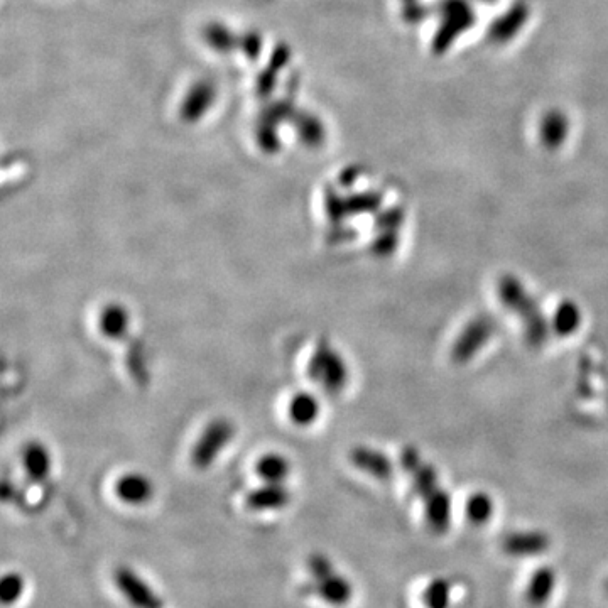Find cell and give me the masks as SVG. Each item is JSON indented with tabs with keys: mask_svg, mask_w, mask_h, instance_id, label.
<instances>
[{
	"mask_svg": "<svg viewBox=\"0 0 608 608\" xmlns=\"http://www.w3.org/2000/svg\"><path fill=\"white\" fill-rule=\"evenodd\" d=\"M581 318L580 308L573 301H565L554 311L553 330L561 337L571 335L580 328Z\"/></svg>",
	"mask_w": 608,
	"mask_h": 608,
	"instance_id": "obj_20",
	"label": "cell"
},
{
	"mask_svg": "<svg viewBox=\"0 0 608 608\" xmlns=\"http://www.w3.org/2000/svg\"><path fill=\"white\" fill-rule=\"evenodd\" d=\"M554 587H556V573L549 566H543L529 581L526 592L527 603L531 607H541L551 598Z\"/></svg>",
	"mask_w": 608,
	"mask_h": 608,
	"instance_id": "obj_19",
	"label": "cell"
},
{
	"mask_svg": "<svg viewBox=\"0 0 608 608\" xmlns=\"http://www.w3.org/2000/svg\"><path fill=\"white\" fill-rule=\"evenodd\" d=\"M22 467L34 484H43L51 472V455L43 443L31 441L22 451Z\"/></svg>",
	"mask_w": 608,
	"mask_h": 608,
	"instance_id": "obj_13",
	"label": "cell"
},
{
	"mask_svg": "<svg viewBox=\"0 0 608 608\" xmlns=\"http://www.w3.org/2000/svg\"><path fill=\"white\" fill-rule=\"evenodd\" d=\"M350 462L359 468L360 472L367 473L377 480H387L391 477L392 465L382 451L374 450L369 446H357L350 451Z\"/></svg>",
	"mask_w": 608,
	"mask_h": 608,
	"instance_id": "obj_11",
	"label": "cell"
},
{
	"mask_svg": "<svg viewBox=\"0 0 608 608\" xmlns=\"http://www.w3.org/2000/svg\"><path fill=\"white\" fill-rule=\"evenodd\" d=\"M531 9L524 0H517L502 16L497 17L489 29V39L495 44L509 43L521 33L524 24L529 21Z\"/></svg>",
	"mask_w": 608,
	"mask_h": 608,
	"instance_id": "obj_7",
	"label": "cell"
},
{
	"mask_svg": "<svg viewBox=\"0 0 608 608\" xmlns=\"http://www.w3.org/2000/svg\"><path fill=\"white\" fill-rule=\"evenodd\" d=\"M607 592H608V581H607Z\"/></svg>",
	"mask_w": 608,
	"mask_h": 608,
	"instance_id": "obj_27",
	"label": "cell"
},
{
	"mask_svg": "<svg viewBox=\"0 0 608 608\" xmlns=\"http://www.w3.org/2000/svg\"><path fill=\"white\" fill-rule=\"evenodd\" d=\"M115 494L124 504L144 505L151 500L154 487L151 480L142 473H127L117 480Z\"/></svg>",
	"mask_w": 608,
	"mask_h": 608,
	"instance_id": "obj_8",
	"label": "cell"
},
{
	"mask_svg": "<svg viewBox=\"0 0 608 608\" xmlns=\"http://www.w3.org/2000/svg\"><path fill=\"white\" fill-rule=\"evenodd\" d=\"M234 436V424L228 419H213L196 440L195 448L191 451V462L200 470L212 467L220 453L227 448L228 443L234 440Z\"/></svg>",
	"mask_w": 608,
	"mask_h": 608,
	"instance_id": "obj_4",
	"label": "cell"
},
{
	"mask_svg": "<svg viewBox=\"0 0 608 608\" xmlns=\"http://www.w3.org/2000/svg\"><path fill=\"white\" fill-rule=\"evenodd\" d=\"M426 521L435 532H445L451 521V499L448 492L436 490L426 499Z\"/></svg>",
	"mask_w": 608,
	"mask_h": 608,
	"instance_id": "obj_16",
	"label": "cell"
},
{
	"mask_svg": "<svg viewBox=\"0 0 608 608\" xmlns=\"http://www.w3.org/2000/svg\"><path fill=\"white\" fill-rule=\"evenodd\" d=\"M480 2H487V4H494L495 0H480Z\"/></svg>",
	"mask_w": 608,
	"mask_h": 608,
	"instance_id": "obj_25",
	"label": "cell"
},
{
	"mask_svg": "<svg viewBox=\"0 0 608 608\" xmlns=\"http://www.w3.org/2000/svg\"><path fill=\"white\" fill-rule=\"evenodd\" d=\"M308 375L310 380L318 384L321 389H325L330 394H338L347 386L350 372L342 355L330 343L323 340L310 359Z\"/></svg>",
	"mask_w": 608,
	"mask_h": 608,
	"instance_id": "obj_2",
	"label": "cell"
},
{
	"mask_svg": "<svg viewBox=\"0 0 608 608\" xmlns=\"http://www.w3.org/2000/svg\"><path fill=\"white\" fill-rule=\"evenodd\" d=\"M451 600V585L446 580H435L424 590V603L428 608H448Z\"/></svg>",
	"mask_w": 608,
	"mask_h": 608,
	"instance_id": "obj_22",
	"label": "cell"
},
{
	"mask_svg": "<svg viewBox=\"0 0 608 608\" xmlns=\"http://www.w3.org/2000/svg\"><path fill=\"white\" fill-rule=\"evenodd\" d=\"M440 29L433 38V49L436 53H443L450 49L458 36L467 33L475 24V11L468 0H440Z\"/></svg>",
	"mask_w": 608,
	"mask_h": 608,
	"instance_id": "obj_3",
	"label": "cell"
},
{
	"mask_svg": "<svg viewBox=\"0 0 608 608\" xmlns=\"http://www.w3.org/2000/svg\"><path fill=\"white\" fill-rule=\"evenodd\" d=\"M289 418L296 426L306 428L315 423L321 413L320 401L318 397L313 396L310 392H299L289 402Z\"/></svg>",
	"mask_w": 608,
	"mask_h": 608,
	"instance_id": "obj_17",
	"label": "cell"
},
{
	"mask_svg": "<svg viewBox=\"0 0 608 608\" xmlns=\"http://www.w3.org/2000/svg\"><path fill=\"white\" fill-rule=\"evenodd\" d=\"M100 332L109 340H122L131 328V315L124 304L110 303L105 306L98 318Z\"/></svg>",
	"mask_w": 608,
	"mask_h": 608,
	"instance_id": "obj_14",
	"label": "cell"
},
{
	"mask_svg": "<svg viewBox=\"0 0 608 608\" xmlns=\"http://www.w3.org/2000/svg\"><path fill=\"white\" fill-rule=\"evenodd\" d=\"M22 592H24V580H22L21 575L9 573V575L4 576L2 588H0L2 602L11 605V603L17 602L21 598Z\"/></svg>",
	"mask_w": 608,
	"mask_h": 608,
	"instance_id": "obj_23",
	"label": "cell"
},
{
	"mask_svg": "<svg viewBox=\"0 0 608 608\" xmlns=\"http://www.w3.org/2000/svg\"><path fill=\"white\" fill-rule=\"evenodd\" d=\"M408 2H416V0H408Z\"/></svg>",
	"mask_w": 608,
	"mask_h": 608,
	"instance_id": "obj_26",
	"label": "cell"
},
{
	"mask_svg": "<svg viewBox=\"0 0 608 608\" xmlns=\"http://www.w3.org/2000/svg\"><path fill=\"white\" fill-rule=\"evenodd\" d=\"M570 132V120L560 110H551L539 124V137L548 149H558Z\"/></svg>",
	"mask_w": 608,
	"mask_h": 608,
	"instance_id": "obj_15",
	"label": "cell"
},
{
	"mask_svg": "<svg viewBox=\"0 0 608 608\" xmlns=\"http://www.w3.org/2000/svg\"><path fill=\"white\" fill-rule=\"evenodd\" d=\"M492 333H494V321L490 318L480 316L477 320L470 321L453 345V359L458 364L468 362L477 355L478 350L484 347L485 343L489 342Z\"/></svg>",
	"mask_w": 608,
	"mask_h": 608,
	"instance_id": "obj_6",
	"label": "cell"
},
{
	"mask_svg": "<svg viewBox=\"0 0 608 608\" xmlns=\"http://www.w3.org/2000/svg\"><path fill=\"white\" fill-rule=\"evenodd\" d=\"M115 585L134 608H164V600L158 592L127 566L115 571Z\"/></svg>",
	"mask_w": 608,
	"mask_h": 608,
	"instance_id": "obj_5",
	"label": "cell"
},
{
	"mask_svg": "<svg viewBox=\"0 0 608 608\" xmlns=\"http://www.w3.org/2000/svg\"><path fill=\"white\" fill-rule=\"evenodd\" d=\"M291 502V492L284 484H264L247 495L245 504L250 511H277Z\"/></svg>",
	"mask_w": 608,
	"mask_h": 608,
	"instance_id": "obj_10",
	"label": "cell"
},
{
	"mask_svg": "<svg viewBox=\"0 0 608 608\" xmlns=\"http://www.w3.org/2000/svg\"><path fill=\"white\" fill-rule=\"evenodd\" d=\"M497 293L505 308L521 318L527 340L532 345L544 343L548 337V325L534 303V299L529 296V293H526L521 281L517 277L504 276L499 281Z\"/></svg>",
	"mask_w": 608,
	"mask_h": 608,
	"instance_id": "obj_1",
	"label": "cell"
},
{
	"mask_svg": "<svg viewBox=\"0 0 608 608\" xmlns=\"http://www.w3.org/2000/svg\"><path fill=\"white\" fill-rule=\"evenodd\" d=\"M549 548V538L543 532H516L509 534L502 541V549L509 556L516 558H527V556H539Z\"/></svg>",
	"mask_w": 608,
	"mask_h": 608,
	"instance_id": "obj_9",
	"label": "cell"
},
{
	"mask_svg": "<svg viewBox=\"0 0 608 608\" xmlns=\"http://www.w3.org/2000/svg\"><path fill=\"white\" fill-rule=\"evenodd\" d=\"M465 512H467L468 521L478 524V526L485 524L494 516V500L484 492L470 495Z\"/></svg>",
	"mask_w": 608,
	"mask_h": 608,
	"instance_id": "obj_21",
	"label": "cell"
},
{
	"mask_svg": "<svg viewBox=\"0 0 608 608\" xmlns=\"http://www.w3.org/2000/svg\"><path fill=\"white\" fill-rule=\"evenodd\" d=\"M256 473L264 480V484H284L291 473V463L279 453H266L257 460Z\"/></svg>",
	"mask_w": 608,
	"mask_h": 608,
	"instance_id": "obj_18",
	"label": "cell"
},
{
	"mask_svg": "<svg viewBox=\"0 0 608 608\" xmlns=\"http://www.w3.org/2000/svg\"><path fill=\"white\" fill-rule=\"evenodd\" d=\"M308 570H310L313 580H320L325 576L333 573L332 561L326 558L325 554L315 553L311 554L310 560H308Z\"/></svg>",
	"mask_w": 608,
	"mask_h": 608,
	"instance_id": "obj_24",
	"label": "cell"
},
{
	"mask_svg": "<svg viewBox=\"0 0 608 608\" xmlns=\"http://www.w3.org/2000/svg\"><path fill=\"white\" fill-rule=\"evenodd\" d=\"M310 592H315L326 603L340 607V605L350 602L353 588L345 576L337 575L333 571L325 578L313 581V585H310Z\"/></svg>",
	"mask_w": 608,
	"mask_h": 608,
	"instance_id": "obj_12",
	"label": "cell"
}]
</instances>
